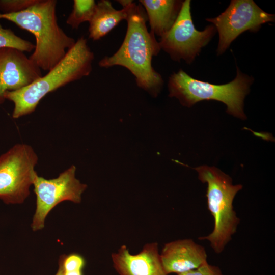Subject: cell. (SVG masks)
Segmentation results:
<instances>
[{
  "label": "cell",
  "mask_w": 275,
  "mask_h": 275,
  "mask_svg": "<svg viewBox=\"0 0 275 275\" xmlns=\"http://www.w3.org/2000/svg\"><path fill=\"white\" fill-rule=\"evenodd\" d=\"M127 11V29L119 49L99 62L103 68L121 66L134 76L138 86L155 97L160 93L163 79L152 66V60L160 50L155 36L148 30L147 17L140 5L131 0L117 1Z\"/></svg>",
  "instance_id": "6da1fadb"
},
{
  "label": "cell",
  "mask_w": 275,
  "mask_h": 275,
  "mask_svg": "<svg viewBox=\"0 0 275 275\" xmlns=\"http://www.w3.org/2000/svg\"><path fill=\"white\" fill-rule=\"evenodd\" d=\"M56 0H39L27 9L16 13H0V19L11 21L32 33L36 44L29 58L40 69L48 71L65 56L75 40L59 25Z\"/></svg>",
  "instance_id": "7a4b0ae2"
},
{
  "label": "cell",
  "mask_w": 275,
  "mask_h": 275,
  "mask_svg": "<svg viewBox=\"0 0 275 275\" xmlns=\"http://www.w3.org/2000/svg\"><path fill=\"white\" fill-rule=\"evenodd\" d=\"M94 58L87 39L83 36L79 38L64 58L45 75L22 88L5 93V100L14 103L13 118L17 119L33 113L48 93L89 75Z\"/></svg>",
  "instance_id": "3957f363"
},
{
  "label": "cell",
  "mask_w": 275,
  "mask_h": 275,
  "mask_svg": "<svg viewBox=\"0 0 275 275\" xmlns=\"http://www.w3.org/2000/svg\"><path fill=\"white\" fill-rule=\"evenodd\" d=\"M195 169L199 180L207 184L208 208L214 221L212 231L199 239L208 241L214 252L219 254L232 239L239 224L233 202L242 185L233 184L232 178L215 167L201 166Z\"/></svg>",
  "instance_id": "277c9868"
},
{
  "label": "cell",
  "mask_w": 275,
  "mask_h": 275,
  "mask_svg": "<svg viewBox=\"0 0 275 275\" xmlns=\"http://www.w3.org/2000/svg\"><path fill=\"white\" fill-rule=\"evenodd\" d=\"M253 79L237 68L236 77L231 82L215 85L195 79L180 69L169 77V96L175 97L185 106L191 107L202 100H216L227 106V112L245 119L243 101Z\"/></svg>",
  "instance_id": "5b68a950"
},
{
  "label": "cell",
  "mask_w": 275,
  "mask_h": 275,
  "mask_svg": "<svg viewBox=\"0 0 275 275\" xmlns=\"http://www.w3.org/2000/svg\"><path fill=\"white\" fill-rule=\"evenodd\" d=\"M38 156L27 144H18L0 156V199L7 204H21L30 195L37 175Z\"/></svg>",
  "instance_id": "8992f818"
},
{
  "label": "cell",
  "mask_w": 275,
  "mask_h": 275,
  "mask_svg": "<svg viewBox=\"0 0 275 275\" xmlns=\"http://www.w3.org/2000/svg\"><path fill=\"white\" fill-rule=\"evenodd\" d=\"M76 167L72 165L59 174L58 177L47 179L35 176L33 185L36 196V208L31 228L33 231L44 228L49 213L58 204L64 201L80 203L81 195L87 187L75 177Z\"/></svg>",
  "instance_id": "52a82bcc"
},
{
  "label": "cell",
  "mask_w": 275,
  "mask_h": 275,
  "mask_svg": "<svg viewBox=\"0 0 275 275\" xmlns=\"http://www.w3.org/2000/svg\"><path fill=\"white\" fill-rule=\"evenodd\" d=\"M214 25L207 26L203 31L197 30L190 12V1L185 0L171 28L160 37V49L175 61L184 60L191 63L206 46L215 33Z\"/></svg>",
  "instance_id": "ba28073f"
},
{
  "label": "cell",
  "mask_w": 275,
  "mask_h": 275,
  "mask_svg": "<svg viewBox=\"0 0 275 275\" xmlns=\"http://www.w3.org/2000/svg\"><path fill=\"white\" fill-rule=\"evenodd\" d=\"M206 20L212 22L218 33L219 55L243 32L257 31L263 24L274 21V15L265 12L252 0H233L219 15Z\"/></svg>",
  "instance_id": "9c48e42d"
},
{
  "label": "cell",
  "mask_w": 275,
  "mask_h": 275,
  "mask_svg": "<svg viewBox=\"0 0 275 275\" xmlns=\"http://www.w3.org/2000/svg\"><path fill=\"white\" fill-rule=\"evenodd\" d=\"M42 76L38 68L24 52L13 48H0V104L7 91L19 90Z\"/></svg>",
  "instance_id": "30bf717a"
},
{
  "label": "cell",
  "mask_w": 275,
  "mask_h": 275,
  "mask_svg": "<svg viewBox=\"0 0 275 275\" xmlns=\"http://www.w3.org/2000/svg\"><path fill=\"white\" fill-rule=\"evenodd\" d=\"M160 256L168 275L184 273L207 263L205 248L189 239L177 240L165 244Z\"/></svg>",
  "instance_id": "8fae6325"
},
{
  "label": "cell",
  "mask_w": 275,
  "mask_h": 275,
  "mask_svg": "<svg viewBox=\"0 0 275 275\" xmlns=\"http://www.w3.org/2000/svg\"><path fill=\"white\" fill-rule=\"evenodd\" d=\"M113 266L120 275H168L163 267L158 244L148 243L138 254L123 245L112 254Z\"/></svg>",
  "instance_id": "7c38bea8"
},
{
  "label": "cell",
  "mask_w": 275,
  "mask_h": 275,
  "mask_svg": "<svg viewBox=\"0 0 275 275\" xmlns=\"http://www.w3.org/2000/svg\"><path fill=\"white\" fill-rule=\"evenodd\" d=\"M145 9L150 32L160 37L171 28L180 12L182 1L176 0H140Z\"/></svg>",
  "instance_id": "4fadbf2b"
},
{
  "label": "cell",
  "mask_w": 275,
  "mask_h": 275,
  "mask_svg": "<svg viewBox=\"0 0 275 275\" xmlns=\"http://www.w3.org/2000/svg\"><path fill=\"white\" fill-rule=\"evenodd\" d=\"M126 8L116 10L111 1L101 0L96 3L94 13L89 22V37L98 40L107 35L123 20L127 17Z\"/></svg>",
  "instance_id": "5bb4252c"
},
{
  "label": "cell",
  "mask_w": 275,
  "mask_h": 275,
  "mask_svg": "<svg viewBox=\"0 0 275 275\" xmlns=\"http://www.w3.org/2000/svg\"><path fill=\"white\" fill-rule=\"evenodd\" d=\"M94 0H74L73 9L66 20V23L72 29H77L85 22H90L96 8Z\"/></svg>",
  "instance_id": "9a60e30c"
},
{
  "label": "cell",
  "mask_w": 275,
  "mask_h": 275,
  "mask_svg": "<svg viewBox=\"0 0 275 275\" xmlns=\"http://www.w3.org/2000/svg\"><path fill=\"white\" fill-rule=\"evenodd\" d=\"M13 48L22 52H30L35 45L16 35L11 29L4 28L0 24V48Z\"/></svg>",
  "instance_id": "2e32d148"
},
{
  "label": "cell",
  "mask_w": 275,
  "mask_h": 275,
  "mask_svg": "<svg viewBox=\"0 0 275 275\" xmlns=\"http://www.w3.org/2000/svg\"><path fill=\"white\" fill-rule=\"evenodd\" d=\"M39 0H0V10L3 14L23 11L37 3Z\"/></svg>",
  "instance_id": "e0dca14e"
},
{
  "label": "cell",
  "mask_w": 275,
  "mask_h": 275,
  "mask_svg": "<svg viewBox=\"0 0 275 275\" xmlns=\"http://www.w3.org/2000/svg\"><path fill=\"white\" fill-rule=\"evenodd\" d=\"M85 265V258L79 254L71 253L64 256L63 267L65 272L82 270Z\"/></svg>",
  "instance_id": "ac0fdd59"
},
{
  "label": "cell",
  "mask_w": 275,
  "mask_h": 275,
  "mask_svg": "<svg viewBox=\"0 0 275 275\" xmlns=\"http://www.w3.org/2000/svg\"><path fill=\"white\" fill-rule=\"evenodd\" d=\"M177 275H223L222 271L216 266L206 263L198 268Z\"/></svg>",
  "instance_id": "d6986e66"
},
{
  "label": "cell",
  "mask_w": 275,
  "mask_h": 275,
  "mask_svg": "<svg viewBox=\"0 0 275 275\" xmlns=\"http://www.w3.org/2000/svg\"><path fill=\"white\" fill-rule=\"evenodd\" d=\"M65 254L61 255L59 257L58 261V269L55 275H64V269L63 267V260Z\"/></svg>",
  "instance_id": "ffe728a7"
},
{
  "label": "cell",
  "mask_w": 275,
  "mask_h": 275,
  "mask_svg": "<svg viewBox=\"0 0 275 275\" xmlns=\"http://www.w3.org/2000/svg\"><path fill=\"white\" fill-rule=\"evenodd\" d=\"M64 275H83L82 270H76L71 271H64Z\"/></svg>",
  "instance_id": "44dd1931"
}]
</instances>
